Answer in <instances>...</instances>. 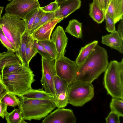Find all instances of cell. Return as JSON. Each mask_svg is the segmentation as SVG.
Segmentation results:
<instances>
[{
    "instance_id": "45",
    "label": "cell",
    "mask_w": 123,
    "mask_h": 123,
    "mask_svg": "<svg viewBox=\"0 0 123 123\" xmlns=\"http://www.w3.org/2000/svg\"><path fill=\"white\" fill-rule=\"evenodd\" d=\"M7 0L9 1H11L12 0Z\"/></svg>"
},
{
    "instance_id": "23",
    "label": "cell",
    "mask_w": 123,
    "mask_h": 123,
    "mask_svg": "<svg viewBox=\"0 0 123 123\" xmlns=\"http://www.w3.org/2000/svg\"><path fill=\"white\" fill-rule=\"evenodd\" d=\"M113 11L116 24L123 18V0H112Z\"/></svg>"
},
{
    "instance_id": "19",
    "label": "cell",
    "mask_w": 123,
    "mask_h": 123,
    "mask_svg": "<svg viewBox=\"0 0 123 123\" xmlns=\"http://www.w3.org/2000/svg\"><path fill=\"white\" fill-rule=\"evenodd\" d=\"M82 23L77 20L73 19L69 21L66 27L65 32L78 38L82 37Z\"/></svg>"
},
{
    "instance_id": "21",
    "label": "cell",
    "mask_w": 123,
    "mask_h": 123,
    "mask_svg": "<svg viewBox=\"0 0 123 123\" xmlns=\"http://www.w3.org/2000/svg\"><path fill=\"white\" fill-rule=\"evenodd\" d=\"M105 13L94 2L89 5V15L97 23H102L105 18Z\"/></svg>"
},
{
    "instance_id": "32",
    "label": "cell",
    "mask_w": 123,
    "mask_h": 123,
    "mask_svg": "<svg viewBox=\"0 0 123 123\" xmlns=\"http://www.w3.org/2000/svg\"><path fill=\"white\" fill-rule=\"evenodd\" d=\"M106 22V29L109 32H112L116 31L115 24L113 19L106 13H105Z\"/></svg>"
},
{
    "instance_id": "36",
    "label": "cell",
    "mask_w": 123,
    "mask_h": 123,
    "mask_svg": "<svg viewBox=\"0 0 123 123\" xmlns=\"http://www.w3.org/2000/svg\"><path fill=\"white\" fill-rule=\"evenodd\" d=\"M58 3L54 1L43 7H40L41 9L46 12H55L58 8Z\"/></svg>"
},
{
    "instance_id": "29",
    "label": "cell",
    "mask_w": 123,
    "mask_h": 123,
    "mask_svg": "<svg viewBox=\"0 0 123 123\" xmlns=\"http://www.w3.org/2000/svg\"><path fill=\"white\" fill-rule=\"evenodd\" d=\"M25 64L21 62L9 64L4 66L0 72V75L15 72Z\"/></svg>"
},
{
    "instance_id": "43",
    "label": "cell",
    "mask_w": 123,
    "mask_h": 123,
    "mask_svg": "<svg viewBox=\"0 0 123 123\" xmlns=\"http://www.w3.org/2000/svg\"><path fill=\"white\" fill-rule=\"evenodd\" d=\"M7 92L6 91H5L1 94H0V101Z\"/></svg>"
},
{
    "instance_id": "20",
    "label": "cell",
    "mask_w": 123,
    "mask_h": 123,
    "mask_svg": "<svg viewBox=\"0 0 123 123\" xmlns=\"http://www.w3.org/2000/svg\"><path fill=\"white\" fill-rule=\"evenodd\" d=\"M20 62L21 61L12 51L7 50L6 52H0V70L5 65Z\"/></svg>"
},
{
    "instance_id": "42",
    "label": "cell",
    "mask_w": 123,
    "mask_h": 123,
    "mask_svg": "<svg viewBox=\"0 0 123 123\" xmlns=\"http://www.w3.org/2000/svg\"><path fill=\"white\" fill-rule=\"evenodd\" d=\"M4 7L0 6V18L1 17V15Z\"/></svg>"
},
{
    "instance_id": "35",
    "label": "cell",
    "mask_w": 123,
    "mask_h": 123,
    "mask_svg": "<svg viewBox=\"0 0 123 123\" xmlns=\"http://www.w3.org/2000/svg\"><path fill=\"white\" fill-rule=\"evenodd\" d=\"M45 13L46 12L43 11L41 9L40 7L38 8V12L32 25L30 34L34 31L37 25Z\"/></svg>"
},
{
    "instance_id": "1",
    "label": "cell",
    "mask_w": 123,
    "mask_h": 123,
    "mask_svg": "<svg viewBox=\"0 0 123 123\" xmlns=\"http://www.w3.org/2000/svg\"><path fill=\"white\" fill-rule=\"evenodd\" d=\"M109 63L106 50L98 45L85 61L78 66L74 79L92 83L105 71Z\"/></svg>"
},
{
    "instance_id": "33",
    "label": "cell",
    "mask_w": 123,
    "mask_h": 123,
    "mask_svg": "<svg viewBox=\"0 0 123 123\" xmlns=\"http://www.w3.org/2000/svg\"><path fill=\"white\" fill-rule=\"evenodd\" d=\"M33 44L37 52L40 54L42 56L47 58H52L50 54L42 46L38 43L37 41L34 40Z\"/></svg>"
},
{
    "instance_id": "17",
    "label": "cell",
    "mask_w": 123,
    "mask_h": 123,
    "mask_svg": "<svg viewBox=\"0 0 123 123\" xmlns=\"http://www.w3.org/2000/svg\"><path fill=\"white\" fill-rule=\"evenodd\" d=\"M98 43V41L94 40L81 48L75 61L78 66L81 65L87 59Z\"/></svg>"
},
{
    "instance_id": "25",
    "label": "cell",
    "mask_w": 123,
    "mask_h": 123,
    "mask_svg": "<svg viewBox=\"0 0 123 123\" xmlns=\"http://www.w3.org/2000/svg\"><path fill=\"white\" fill-rule=\"evenodd\" d=\"M123 99L112 97L110 104L111 111L117 114L120 116H123Z\"/></svg>"
},
{
    "instance_id": "11",
    "label": "cell",
    "mask_w": 123,
    "mask_h": 123,
    "mask_svg": "<svg viewBox=\"0 0 123 123\" xmlns=\"http://www.w3.org/2000/svg\"><path fill=\"white\" fill-rule=\"evenodd\" d=\"M54 83L55 96L52 100L57 108H64L68 104L67 92L68 84L56 75L55 77Z\"/></svg>"
},
{
    "instance_id": "13",
    "label": "cell",
    "mask_w": 123,
    "mask_h": 123,
    "mask_svg": "<svg viewBox=\"0 0 123 123\" xmlns=\"http://www.w3.org/2000/svg\"><path fill=\"white\" fill-rule=\"evenodd\" d=\"M68 38L62 27L57 26L52 34L50 40L55 44L58 57L64 56Z\"/></svg>"
},
{
    "instance_id": "44",
    "label": "cell",
    "mask_w": 123,
    "mask_h": 123,
    "mask_svg": "<svg viewBox=\"0 0 123 123\" xmlns=\"http://www.w3.org/2000/svg\"><path fill=\"white\" fill-rule=\"evenodd\" d=\"M67 0H55V1L58 3L65 1Z\"/></svg>"
},
{
    "instance_id": "2",
    "label": "cell",
    "mask_w": 123,
    "mask_h": 123,
    "mask_svg": "<svg viewBox=\"0 0 123 123\" xmlns=\"http://www.w3.org/2000/svg\"><path fill=\"white\" fill-rule=\"evenodd\" d=\"M0 76L6 91L18 96L32 88V84L36 80L33 71L25 64L15 72Z\"/></svg>"
},
{
    "instance_id": "3",
    "label": "cell",
    "mask_w": 123,
    "mask_h": 123,
    "mask_svg": "<svg viewBox=\"0 0 123 123\" xmlns=\"http://www.w3.org/2000/svg\"><path fill=\"white\" fill-rule=\"evenodd\" d=\"M20 100L18 108L24 120H40L56 107L52 99L21 98Z\"/></svg>"
},
{
    "instance_id": "4",
    "label": "cell",
    "mask_w": 123,
    "mask_h": 123,
    "mask_svg": "<svg viewBox=\"0 0 123 123\" xmlns=\"http://www.w3.org/2000/svg\"><path fill=\"white\" fill-rule=\"evenodd\" d=\"M105 72L103 83L107 93L123 99V58L120 62L111 61Z\"/></svg>"
},
{
    "instance_id": "38",
    "label": "cell",
    "mask_w": 123,
    "mask_h": 123,
    "mask_svg": "<svg viewBox=\"0 0 123 123\" xmlns=\"http://www.w3.org/2000/svg\"><path fill=\"white\" fill-rule=\"evenodd\" d=\"M121 38L123 39V19L121 20L118 25L117 31Z\"/></svg>"
},
{
    "instance_id": "9",
    "label": "cell",
    "mask_w": 123,
    "mask_h": 123,
    "mask_svg": "<svg viewBox=\"0 0 123 123\" xmlns=\"http://www.w3.org/2000/svg\"><path fill=\"white\" fill-rule=\"evenodd\" d=\"M56 75L65 80L69 85L75 78L78 66L75 61L64 56L55 60Z\"/></svg>"
},
{
    "instance_id": "16",
    "label": "cell",
    "mask_w": 123,
    "mask_h": 123,
    "mask_svg": "<svg viewBox=\"0 0 123 123\" xmlns=\"http://www.w3.org/2000/svg\"><path fill=\"white\" fill-rule=\"evenodd\" d=\"M18 97L20 98L39 99H52L54 97L51 94L46 92L43 88L35 89L32 88Z\"/></svg>"
},
{
    "instance_id": "46",
    "label": "cell",
    "mask_w": 123,
    "mask_h": 123,
    "mask_svg": "<svg viewBox=\"0 0 123 123\" xmlns=\"http://www.w3.org/2000/svg\"><path fill=\"white\" fill-rule=\"evenodd\" d=\"M1 79V76H0V79Z\"/></svg>"
},
{
    "instance_id": "8",
    "label": "cell",
    "mask_w": 123,
    "mask_h": 123,
    "mask_svg": "<svg viewBox=\"0 0 123 123\" xmlns=\"http://www.w3.org/2000/svg\"><path fill=\"white\" fill-rule=\"evenodd\" d=\"M40 7L38 0H12L6 5L5 11L6 13L24 19L28 13Z\"/></svg>"
},
{
    "instance_id": "30",
    "label": "cell",
    "mask_w": 123,
    "mask_h": 123,
    "mask_svg": "<svg viewBox=\"0 0 123 123\" xmlns=\"http://www.w3.org/2000/svg\"><path fill=\"white\" fill-rule=\"evenodd\" d=\"M0 41L1 43L7 50L11 51L14 53L16 51L15 48L11 42L6 36L0 27Z\"/></svg>"
},
{
    "instance_id": "24",
    "label": "cell",
    "mask_w": 123,
    "mask_h": 123,
    "mask_svg": "<svg viewBox=\"0 0 123 123\" xmlns=\"http://www.w3.org/2000/svg\"><path fill=\"white\" fill-rule=\"evenodd\" d=\"M34 40L30 34L28 39L25 50L26 59L29 65L31 59L37 53V50L34 46Z\"/></svg>"
},
{
    "instance_id": "7",
    "label": "cell",
    "mask_w": 123,
    "mask_h": 123,
    "mask_svg": "<svg viewBox=\"0 0 123 123\" xmlns=\"http://www.w3.org/2000/svg\"><path fill=\"white\" fill-rule=\"evenodd\" d=\"M42 76L40 80L42 88L46 92L55 97V92L54 80L56 75L55 68V60L42 56Z\"/></svg>"
},
{
    "instance_id": "34",
    "label": "cell",
    "mask_w": 123,
    "mask_h": 123,
    "mask_svg": "<svg viewBox=\"0 0 123 123\" xmlns=\"http://www.w3.org/2000/svg\"><path fill=\"white\" fill-rule=\"evenodd\" d=\"M120 117L117 114L111 111L105 118L106 122L107 123H120Z\"/></svg>"
},
{
    "instance_id": "18",
    "label": "cell",
    "mask_w": 123,
    "mask_h": 123,
    "mask_svg": "<svg viewBox=\"0 0 123 123\" xmlns=\"http://www.w3.org/2000/svg\"><path fill=\"white\" fill-rule=\"evenodd\" d=\"M30 34L26 31L21 37V42L18 49L15 52V54L22 63L30 67L27 62L25 55V50L27 44Z\"/></svg>"
},
{
    "instance_id": "22",
    "label": "cell",
    "mask_w": 123,
    "mask_h": 123,
    "mask_svg": "<svg viewBox=\"0 0 123 123\" xmlns=\"http://www.w3.org/2000/svg\"><path fill=\"white\" fill-rule=\"evenodd\" d=\"M7 123H27L23 118L21 113L18 109H15L11 112H7L5 117Z\"/></svg>"
},
{
    "instance_id": "10",
    "label": "cell",
    "mask_w": 123,
    "mask_h": 123,
    "mask_svg": "<svg viewBox=\"0 0 123 123\" xmlns=\"http://www.w3.org/2000/svg\"><path fill=\"white\" fill-rule=\"evenodd\" d=\"M77 119L73 110L58 108L48 115L42 120V123H75Z\"/></svg>"
},
{
    "instance_id": "39",
    "label": "cell",
    "mask_w": 123,
    "mask_h": 123,
    "mask_svg": "<svg viewBox=\"0 0 123 123\" xmlns=\"http://www.w3.org/2000/svg\"><path fill=\"white\" fill-rule=\"evenodd\" d=\"M93 2L104 12L103 0H93Z\"/></svg>"
},
{
    "instance_id": "6",
    "label": "cell",
    "mask_w": 123,
    "mask_h": 123,
    "mask_svg": "<svg viewBox=\"0 0 123 123\" xmlns=\"http://www.w3.org/2000/svg\"><path fill=\"white\" fill-rule=\"evenodd\" d=\"M67 92L68 104L81 107L93 98L94 88L92 83L74 79L68 85Z\"/></svg>"
},
{
    "instance_id": "12",
    "label": "cell",
    "mask_w": 123,
    "mask_h": 123,
    "mask_svg": "<svg viewBox=\"0 0 123 123\" xmlns=\"http://www.w3.org/2000/svg\"><path fill=\"white\" fill-rule=\"evenodd\" d=\"M80 0H68L58 3V7L55 12V18L60 21L80 7Z\"/></svg>"
},
{
    "instance_id": "47",
    "label": "cell",
    "mask_w": 123,
    "mask_h": 123,
    "mask_svg": "<svg viewBox=\"0 0 123 123\" xmlns=\"http://www.w3.org/2000/svg\"><path fill=\"white\" fill-rule=\"evenodd\" d=\"M112 0H111V2Z\"/></svg>"
},
{
    "instance_id": "14",
    "label": "cell",
    "mask_w": 123,
    "mask_h": 123,
    "mask_svg": "<svg viewBox=\"0 0 123 123\" xmlns=\"http://www.w3.org/2000/svg\"><path fill=\"white\" fill-rule=\"evenodd\" d=\"M60 21V19L55 18L42 25L30 34L35 40L42 41L50 40L52 32L56 24Z\"/></svg>"
},
{
    "instance_id": "26",
    "label": "cell",
    "mask_w": 123,
    "mask_h": 123,
    "mask_svg": "<svg viewBox=\"0 0 123 123\" xmlns=\"http://www.w3.org/2000/svg\"><path fill=\"white\" fill-rule=\"evenodd\" d=\"M37 42L44 47L51 55L52 58L55 60L58 57L55 45L50 40H45Z\"/></svg>"
},
{
    "instance_id": "40",
    "label": "cell",
    "mask_w": 123,
    "mask_h": 123,
    "mask_svg": "<svg viewBox=\"0 0 123 123\" xmlns=\"http://www.w3.org/2000/svg\"><path fill=\"white\" fill-rule=\"evenodd\" d=\"M111 2V0H103L104 12L105 13L106 12L109 5Z\"/></svg>"
},
{
    "instance_id": "27",
    "label": "cell",
    "mask_w": 123,
    "mask_h": 123,
    "mask_svg": "<svg viewBox=\"0 0 123 123\" xmlns=\"http://www.w3.org/2000/svg\"><path fill=\"white\" fill-rule=\"evenodd\" d=\"M12 93L7 92L0 101L8 106L15 107L19 105L20 99Z\"/></svg>"
},
{
    "instance_id": "31",
    "label": "cell",
    "mask_w": 123,
    "mask_h": 123,
    "mask_svg": "<svg viewBox=\"0 0 123 123\" xmlns=\"http://www.w3.org/2000/svg\"><path fill=\"white\" fill-rule=\"evenodd\" d=\"M55 18V12H46L36 26L34 31L45 23L51 21Z\"/></svg>"
},
{
    "instance_id": "37",
    "label": "cell",
    "mask_w": 123,
    "mask_h": 123,
    "mask_svg": "<svg viewBox=\"0 0 123 123\" xmlns=\"http://www.w3.org/2000/svg\"><path fill=\"white\" fill-rule=\"evenodd\" d=\"M7 106L0 101V116L3 119L7 113Z\"/></svg>"
},
{
    "instance_id": "5",
    "label": "cell",
    "mask_w": 123,
    "mask_h": 123,
    "mask_svg": "<svg viewBox=\"0 0 123 123\" xmlns=\"http://www.w3.org/2000/svg\"><path fill=\"white\" fill-rule=\"evenodd\" d=\"M0 27L17 51L19 47L22 36L26 30L24 20L5 13L0 18Z\"/></svg>"
},
{
    "instance_id": "41",
    "label": "cell",
    "mask_w": 123,
    "mask_h": 123,
    "mask_svg": "<svg viewBox=\"0 0 123 123\" xmlns=\"http://www.w3.org/2000/svg\"><path fill=\"white\" fill-rule=\"evenodd\" d=\"M6 91V89L1 79H0V94Z\"/></svg>"
},
{
    "instance_id": "15",
    "label": "cell",
    "mask_w": 123,
    "mask_h": 123,
    "mask_svg": "<svg viewBox=\"0 0 123 123\" xmlns=\"http://www.w3.org/2000/svg\"><path fill=\"white\" fill-rule=\"evenodd\" d=\"M102 42L103 44L123 54V39L117 31H116L110 34L102 36Z\"/></svg>"
},
{
    "instance_id": "28",
    "label": "cell",
    "mask_w": 123,
    "mask_h": 123,
    "mask_svg": "<svg viewBox=\"0 0 123 123\" xmlns=\"http://www.w3.org/2000/svg\"><path fill=\"white\" fill-rule=\"evenodd\" d=\"M38 11V8L34 9L28 13L24 19L25 22V31L29 34L30 33L32 25Z\"/></svg>"
}]
</instances>
